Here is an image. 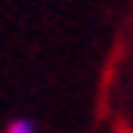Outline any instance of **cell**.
Listing matches in <instances>:
<instances>
[{"mask_svg": "<svg viewBox=\"0 0 133 133\" xmlns=\"http://www.w3.org/2000/svg\"><path fill=\"white\" fill-rule=\"evenodd\" d=\"M6 133H40V130H37V124L31 118H16V121L6 124Z\"/></svg>", "mask_w": 133, "mask_h": 133, "instance_id": "6da1fadb", "label": "cell"}]
</instances>
